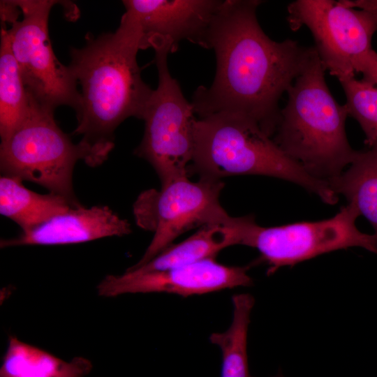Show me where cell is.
Here are the masks:
<instances>
[{"label": "cell", "mask_w": 377, "mask_h": 377, "mask_svg": "<svg viewBox=\"0 0 377 377\" xmlns=\"http://www.w3.org/2000/svg\"><path fill=\"white\" fill-rule=\"evenodd\" d=\"M188 170L220 180L244 175L276 177L315 193L326 204L338 201L326 182L309 175L255 121L239 114L218 112L197 119Z\"/></svg>", "instance_id": "277c9868"}, {"label": "cell", "mask_w": 377, "mask_h": 377, "mask_svg": "<svg viewBox=\"0 0 377 377\" xmlns=\"http://www.w3.org/2000/svg\"><path fill=\"white\" fill-rule=\"evenodd\" d=\"M346 97L348 115L360 125L367 147L377 142V86L355 77L339 80Z\"/></svg>", "instance_id": "ffe728a7"}, {"label": "cell", "mask_w": 377, "mask_h": 377, "mask_svg": "<svg viewBox=\"0 0 377 377\" xmlns=\"http://www.w3.org/2000/svg\"><path fill=\"white\" fill-rule=\"evenodd\" d=\"M158 82L145 108V131L135 154L148 161L161 184L188 176L194 151L197 119L193 105L184 97L168 66L169 47L155 48Z\"/></svg>", "instance_id": "52a82bcc"}, {"label": "cell", "mask_w": 377, "mask_h": 377, "mask_svg": "<svg viewBox=\"0 0 377 377\" xmlns=\"http://www.w3.org/2000/svg\"><path fill=\"white\" fill-rule=\"evenodd\" d=\"M258 0H223L207 36L216 70L210 87H198L191 103L200 117L227 112L255 121L272 138L279 99L304 68L312 47L270 39L256 15Z\"/></svg>", "instance_id": "6da1fadb"}, {"label": "cell", "mask_w": 377, "mask_h": 377, "mask_svg": "<svg viewBox=\"0 0 377 377\" xmlns=\"http://www.w3.org/2000/svg\"><path fill=\"white\" fill-rule=\"evenodd\" d=\"M346 170L327 182L337 195L353 203L371 224L377 237V142L356 151Z\"/></svg>", "instance_id": "e0dca14e"}, {"label": "cell", "mask_w": 377, "mask_h": 377, "mask_svg": "<svg viewBox=\"0 0 377 377\" xmlns=\"http://www.w3.org/2000/svg\"><path fill=\"white\" fill-rule=\"evenodd\" d=\"M223 187L220 179L200 177L193 182L184 176L161 184L159 190L141 193L133 207L135 223L154 235L133 266L147 263L187 231L233 223L235 217L230 216L219 202Z\"/></svg>", "instance_id": "8992f818"}, {"label": "cell", "mask_w": 377, "mask_h": 377, "mask_svg": "<svg viewBox=\"0 0 377 377\" xmlns=\"http://www.w3.org/2000/svg\"><path fill=\"white\" fill-rule=\"evenodd\" d=\"M29 97L13 55L6 24L1 26L0 137L7 139L23 119Z\"/></svg>", "instance_id": "d6986e66"}, {"label": "cell", "mask_w": 377, "mask_h": 377, "mask_svg": "<svg viewBox=\"0 0 377 377\" xmlns=\"http://www.w3.org/2000/svg\"><path fill=\"white\" fill-rule=\"evenodd\" d=\"M254 221L253 216H244L235 217L231 224L200 228L184 241L171 244L147 263L137 267L132 266L128 269L160 271L215 258L221 251L227 247L242 245Z\"/></svg>", "instance_id": "5bb4252c"}, {"label": "cell", "mask_w": 377, "mask_h": 377, "mask_svg": "<svg viewBox=\"0 0 377 377\" xmlns=\"http://www.w3.org/2000/svg\"><path fill=\"white\" fill-rule=\"evenodd\" d=\"M223 0H124L142 34L141 48L177 51L185 40L207 49L212 20Z\"/></svg>", "instance_id": "7c38bea8"}, {"label": "cell", "mask_w": 377, "mask_h": 377, "mask_svg": "<svg viewBox=\"0 0 377 377\" xmlns=\"http://www.w3.org/2000/svg\"><path fill=\"white\" fill-rule=\"evenodd\" d=\"M249 267L228 266L215 258L165 270L128 269L121 275H108L98 285L100 296L127 293H165L182 297L202 295L253 284Z\"/></svg>", "instance_id": "8fae6325"}, {"label": "cell", "mask_w": 377, "mask_h": 377, "mask_svg": "<svg viewBox=\"0 0 377 377\" xmlns=\"http://www.w3.org/2000/svg\"><path fill=\"white\" fill-rule=\"evenodd\" d=\"M142 34L126 10L114 32L86 36L82 47H71L68 65L80 85L81 107L73 134L80 135L83 161L103 164L114 147V131L126 119H142L153 90L143 81L137 54Z\"/></svg>", "instance_id": "7a4b0ae2"}, {"label": "cell", "mask_w": 377, "mask_h": 377, "mask_svg": "<svg viewBox=\"0 0 377 377\" xmlns=\"http://www.w3.org/2000/svg\"><path fill=\"white\" fill-rule=\"evenodd\" d=\"M343 1L352 8L369 11L377 17V0H343Z\"/></svg>", "instance_id": "7402d4cb"}, {"label": "cell", "mask_w": 377, "mask_h": 377, "mask_svg": "<svg viewBox=\"0 0 377 377\" xmlns=\"http://www.w3.org/2000/svg\"><path fill=\"white\" fill-rule=\"evenodd\" d=\"M92 366L81 357L66 362L10 336L0 377H84Z\"/></svg>", "instance_id": "2e32d148"}, {"label": "cell", "mask_w": 377, "mask_h": 377, "mask_svg": "<svg viewBox=\"0 0 377 377\" xmlns=\"http://www.w3.org/2000/svg\"><path fill=\"white\" fill-rule=\"evenodd\" d=\"M288 12L292 30L305 26L311 32L325 70L339 80L355 77L356 62L372 49L375 15L343 0H296L289 3Z\"/></svg>", "instance_id": "30bf717a"}, {"label": "cell", "mask_w": 377, "mask_h": 377, "mask_svg": "<svg viewBox=\"0 0 377 377\" xmlns=\"http://www.w3.org/2000/svg\"><path fill=\"white\" fill-rule=\"evenodd\" d=\"M131 232V225L108 206L72 207L18 236L1 240V247L80 244Z\"/></svg>", "instance_id": "4fadbf2b"}, {"label": "cell", "mask_w": 377, "mask_h": 377, "mask_svg": "<svg viewBox=\"0 0 377 377\" xmlns=\"http://www.w3.org/2000/svg\"><path fill=\"white\" fill-rule=\"evenodd\" d=\"M54 112L29 97L23 119L1 141L0 170L3 175L35 183L78 205L72 179L83 152L58 126Z\"/></svg>", "instance_id": "5b68a950"}, {"label": "cell", "mask_w": 377, "mask_h": 377, "mask_svg": "<svg viewBox=\"0 0 377 377\" xmlns=\"http://www.w3.org/2000/svg\"><path fill=\"white\" fill-rule=\"evenodd\" d=\"M78 205L56 193L40 194L32 191L19 178L1 176L0 213L16 223L22 232L31 230Z\"/></svg>", "instance_id": "9a60e30c"}, {"label": "cell", "mask_w": 377, "mask_h": 377, "mask_svg": "<svg viewBox=\"0 0 377 377\" xmlns=\"http://www.w3.org/2000/svg\"><path fill=\"white\" fill-rule=\"evenodd\" d=\"M355 73H361L363 80L377 86V52L371 49L356 62Z\"/></svg>", "instance_id": "44dd1931"}, {"label": "cell", "mask_w": 377, "mask_h": 377, "mask_svg": "<svg viewBox=\"0 0 377 377\" xmlns=\"http://www.w3.org/2000/svg\"><path fill=\"white\" fill-rule=\"evenodd\" d=\"M360 216L350 202L332 218L312 222L263 227L254 222L242 245L256 249L269 267L268 274L323 253L353 246L377 253V237L359 230Z\"/></svg>", "instance_id": "9c48e42d"}, {"label": "cell", "mask_w": 377, "mask_h": 377, "mask_svg": "<svg viewBox=\"0 0 377 377\" xmlns=\"http://www.w3.org/2000/svg\"><path fill=\"white\" fill-rule=\"evenodd\" d=\"M22 18L8 28L11 48L28 96L54 111L61 105L79 112L81 95L68 66L62 64L52 50L48 19L52 0H17Z\"/></svg>", "instance_id": "ba28073f"}, {"label": "cell", "mask_w": 377, "mask_h": 377, "mask_svg": "<svg viewBox=\"0 0 377 377\" xmlns=\"http://www.w3.org/2000/svg\"><path fill=\"white\" fill-rule=\"evenodd\" d=\"M325 69L314 47L301 73L287 90L274 141L313 177L326 182L339 176L356 151L347 139L348 116L332 95Z\"/></svg>", "instance_id": "3957f363"}, {"label": "cell", "mask_w": 377, "mask_h": 377, "mask_svg": "<svg viewBox=\"0 0 377 377\" xmlns=\"http://www.w3.org/2000/svg\"><path fill=\"white\" fill-rule=\"evenodd\" d=\"M232 323L224 332L211 334L209 341L221 352V377H251L247 356V334L254 305L248 293L234 295Z\"/></svg>", "instance_id": "ac0fdd59"}]
</instances>
